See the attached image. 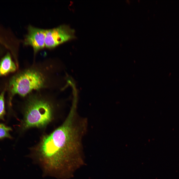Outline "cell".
Here are the masks:
<instances>
[{"instance_id": "cell-8", "label": "cell", "mask_w": 179, "mask_h": 179, "mask_svg": "<svg viewBox=\"0 0 179 179\" xmlns=\"http://www.w3.org/2000/svg\"><path fill=\"white\" fill-rule=\"evenodd\" d=\"M4 96L3 92L0 94V119H3L5 113Z\"/></svg>"}, {"instance_id": "cell-2", "label": "cell", "mask_w": 179, "mask_h": 179, "mask_svg": "<svg viewBox=\"0 0 179 179\" xmlns=\"http://www.w3.org/2000/svg\"><path fill=\"white\" fill-rule=\"evenodd\" d=\"M53 105L49 100L40 93L29 94L22 121L23 129L46 126L52 119Z\"/></svg>"}, {"instance_id": "cell-4", "label": "cell", "mask_w": 179, "mask_h": 179, "mask_svg": "<svg viewBox=\"0 0 179 179\" xmlns=\"http://www.w3.org/2000/svg\"><path fill=\"white\" fill-rule=\"evenodd\" d=\"M74 30L67 25L63 24L46 30L45 46L52 48L75 38Z\"/></svg>"}, {"instance_id": "cell-7", "label": "cell", "mask_w": 179, "mask_h": 179, "mask_svg": "<svg viewBox=\"0 0 179 179\" xmlns=\"http://www.w3.org/2000/svg\"><path fill=\"white\" fill-rule=\"evenodd\" d=\"M11 130V129L10 127L0 123V139L6 137L11 138L9 132Z\"/></svg>"}, {"instance_id": "cell-1", "label": "cell", "mask_w": 179, "mask_h": 179, "mask_svg": "<svg viewBox=\"0 0 179 179\" xmlns=\"http://www.w3.org/2000/svg\"><path fill=\"white\" fill-rule=\"evenodd\" d=\"M72 106L62 124L44 135L31 149L30 157L42 169L43 175L69 179L85 164L82 139L87 131L88 120Z\"/></svg>"}, {"instance_id": "cell-6", "label": "cell", "mask_w": 179, "mask_h": 179, "mask_svg": "<svg viewBox=\"0 0 179 179\" xmlns=\"http://www.w3.org/2000/svg\"><path fill=\"white\" fill-rule=\"evenodd\" d=\"M16 67L11 60L10 54H7L1 61L0 63V76H3L15 71Z\"/></svg>"}, {"instance_id": "cell-5", "label": "cell", "mask_w": 179, "mask_h": 179, "mask_svg": "<svg viewBox=\"0 0 179 179\" xmlns=\"http://www.w3.org/2000/svg\"><path fill=\"white\" fill-rule=\"evenodd\" d=\"M28 32L25 36L24 44L30 45L35 53L45 46V39L46 30L34 27L31 25L28 27Z\"/></svg>"}, {"instance_id": "cell-3", "label": "cell", "mask_w": 179, "mask_h": 179, "mask_svg": "<svg viewBox=\"0 0 179 179\" xmlns=\"http://www.w3.org/2000/svg\"><path fill=\"white\" fill-rule=\"evenodd\" d=\"M41 68L32 67L26 69L13 77L9 88L13 95L24 97L33 90H39L47 86L48 77Z\"/></svg>"}]
</instances>
